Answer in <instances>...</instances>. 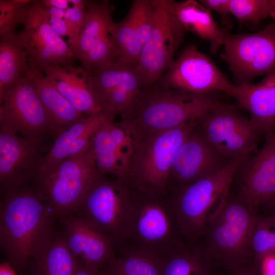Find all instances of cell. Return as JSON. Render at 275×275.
<instances>
[{"label": "cell", "instance_id": "6da1fadb", "mask_svg": "<svg viewBox=\"0 0 275 275\" xmlns=\"http://www.w3.org/2000/svg\"><path fill=\"white\" fill-rule=\"evenodd\" d=\"M198 123L194 120L178 127L131 138L125 157L114 175L133 195L160 197L169 194L170 175L180 146Z\"/></svg>", "mask_w": 275, "mask_h": 275}, {"label": "cell", "instance_id": "7a4b0ae2", "mask_svg": "<svg viewBox=\"0 0 275 275\" xmlns=\"http://www.w3.org/2000/svg\"><path fill=\"white\" fill-rule=\"evenodd\" d=\"M53 218L31 185L1 198L0 244L14 268L23 270L52 237Z\"/></svg>", "mask_w": 275, "mask_h": 275}, {"label": "cell", "instance_id": "3957f363", "mask_svg": "<svg viewBox=\"0 0 275 275\" xmlns=\"http://www.w3.org/2000/svg\"><path fill=\"white\" fill-rule=\"evenodd\" d=\"M226 104L211 94L152 87L142 90L131 114L120 125L131 138L171 129Z\"/></svg>", "mask_w": 275, "mask_h": 275}, {"label": "cell", "instance_id": "277c9868", "mask_svg": "<svg viewBox=\"0 0 275 275\" xmlns=\"http://www.w3.org/2000/svg\"><path fill=\"white\" fill-rule=\"evenodd\" d=\"M248 157L230 160L216 172L172 189V205L186 240L195 242L203 236L228 200L232 180Z\"/></svg>", "mask_w": 275, "mask_h": 275}, {"label": "cell", "instance_id": "5b68a950", "mask_svg": "<svg viewBox=\"0 0 275 275\" xmlns=\"http://www.w3.org/2000/svg\"><path fill=\"white\" fill-rule=\"evenodd\" d=\"M90 146L55 167L40 171L33 180L31 185L53 218L66 217L78 210L101 175Z\"/></svg>", "mask_w": 275, "mask_h": 275}, {"label": "cell", "instance_id": "8992f818", "mask_svg": "<svg viewBox=\"0 0 275 275\" xmlns=\"http://www.w3.org/2000/svg\"><path fill=\"white\" fill-rule=\"evenodd\" d=\"M257 216L238 200H227L211 222L206 236V253L231 270L244 266L252 256L251 239Z\"/></svg>", "mask_w": 275, "mask_h": 275}, {"label": "cell", "instance_id": "52a82bcc", "mask_svg": "<svg viewBox=\"0 0 275 275\" xmlns=\"http://www.w3.org/2000/svg\"><path fill=\"white\" fill-rule=\"evenodd\" d=\"M78 210L106 233L120 248L127 242L135 210L132 192L124 182L101 175L91 186Z\"/></svg>", "mask_w": 275, "mask_h": 275}, {"label": "cell", "instance_id": "ba28073f", "mask_svg": "<svg viewBox=\"0 0 275 275\" xmlns=\"http://www.w3.org/2000/svg\"><path fill=\"white\" fill-rule=\"evenodd\" d=\"M169 195H133L135 210L128 240L123 246L165 255L183 242L179 239V234H182Z\"/></svg>", "mask_w": 275, "mask_h": 275}, {"label": "cell", "instance_id": "9c48e42d", "mask_svg": "<svg viewBox=\"0 0 275 275\" xmlns=\"http://www.w3.org/2000/svg\"><path fill=\"white\" fill-rule=\"evenodd\" d=\"M153 2L151 29L137 61L143 90L153 87L169 68L186 32L175 14L174 1Z\"/></svg>", "mask_w": 275, "mask_h": 275}, {"label": "cell", "instance_id": "30bf717a", "mask_svg": "<svg viewBox=\"0 0 275 275\" xmlns=\"http://www.w3.org/2000/svg\"><path fill=\"white\" fill-rule=\"evenodd\" d=\"M0 123L11 127L18 134L43 151L54 140L47 114L31 80L25 74L0 93Z\"/></svg>", "mask_w": 275, "mask_h": 275}, {"label": "cell", "instance_id": "8fae6325", "mask_svg": "<svg viewBox=\"0 0 275 275\" xmlns=\"http://www.w3.org/2000/svg\"><path fill=\"white\" fill-rule=\"evenodd\" d=\"M224 46V59L238 85L275 72V23L254 33L228 34Z\"/></svg>", "mask_w": 275, "mask_h": 275}, {"label": "cell", "instance_id": "7c38bea8", "mask_svg": "<svg viewBox=\"0 0 275 275\" xmlns=\"http://www.w3.org/2000/svg\"><path fill=\"white\" fill-rule=\"evenodd\" d=\"M235 86L207 56L191 44L174 60L153 87L201 95L222 92L230 96Z\"/></svg>", "mask_w": 275, "mask_h": 275}, {"label": "cell", "instance_id": "4fadbf2b", "mask_svg": "<svg viewBox=\"0 0 275 275\" xmlns=\"http://www.w3.org/2000/svg\"><path fill=\"white\" fill-rule=\"evenodd\" d=\"M199 131L209 144L228 160L257 151L259 132L248 119L227 105L198 119Z\"/></svg>", "mask_w": 275, "mask_h": 275}, {"label": "cell", "instance_id": "5bb4252c", "mask_svg": "<svg viewBox=\"0 0 275 275\" xmlns=\"http://www.w3.org/2000/svg\"><path fill=\"white\" fill-rule=\"evenodd\" d=\"M18 24L23 26L17 35L28 54L29 63L37 67L72 64L75 57L68 44L48 23L41 2L33 1L23 5L18 13Z\"/></svg>", "mask_w": 275, "mask_h": 275}, {"label": "cell", "instance_id": "9a60e30c", "mask_svg": "<svg viewBox=\"0 0 275 275\" xmlns=\"http://www.w3.org/2000/svg\"><path fill=\"white\" fill-rule=\"evenodd\" d=\"M90 73L100 113L109 122L118 115L122 119L129 116L143 90L137 62L115 63Z\"/></svg>", "mask_w": 275, "mask_h": 275}, {"label": "cell", "instance_id": "2e32d148", "mask_svg": "<svg viewBox=\"0 0 275 275\" xmlns=\"http://www.w3.org/2000/svg\"><path fill=\"white\" fill-rule=\"evenodd\" d=\"M45 154L11 127L0 123L1 198L31 185Z\"/></svg>", "mask_w": 275, "mask_h": 275}, {"label": "cell", "instance_id": "e0dca14e", "mask_svg": "<svg viewBox=\"0 0 275 275\" xmlns=\"http://www.w3.org/2000/svg\"><path fill=\"white\" fill-rule=\"evenodd\" d=\"M240 168L239 200L255 211L275 197V131Z\"/></svg>", "mask_w": 275, "mask_h": 275}, {"label": "cell", "instance_id": "ac0fdd59", "mask_svg": "<svg viewBox=\"0 0 275 275\" xmlns=\"http://www.w3.org/2000/svg\"><path fill=\"white\" fill-rule=\"evenodd\" d=\"M64 241L77 260L100 271L115 257L116 243L84 216L66 217Z\"/></svg>", "mask_w": 275, "mask_h": 275}, {"label": "cell", "instance_id": "d6986e66", "mask_svg": "<svg viewBox=\"0 0 275 275\" xmlns=\"http://www.w3.org/2000/svg\"><path fill=\"white\" fill-rule=\"evenodd\" d=\"M229 161L209 144L196 126L177 152L170 185L171 182L175 184V187L189 184L216 172Z\"/></svg>", "mask_w": 275, "mask_h": 275}, {"label": "cell", "instance_id": "ffe728a7", "mask_svg": "<svg viewBox=\"0 0 275 275\" xmlns=\"http://www.w3.org/2000/svg\"><path fill=\"white\" fill-rule=\"evenodd\" d=\"M154 16L153 0H134L126 16L112 23L110 34L117 49L116 63L137 62L147 41Z\"/></svg>", "mask_w": 275, "mask_h": 275}, {"label": "cell", "instance_id": "44dd1931", "mask_svg": "<svg viewBox=\"0 0 275 275\" xmlns=\"http://www.w3.org/2000/svg\"><path fill=\"white\" fill-rule=\"evenodd\" d=\"M37 67L77 111L87 116L100 113L92 89L91 74L82 66L69 64Z\"/></svg>", "mask_w": 275, "mask_h": 275}, {"label": "cell", "instance_id": "7402d4cb", "mask_svg": "<svg viewBox=\"0 0 275 275\" xmlns=\"http://www.w3.org/2000/svg\"><path fill=\"white\" fill-rule=\"evenodd\" d=\"M237 106L248 111L250 120L259 133L275 131V72L255 84L235 86L231 95Z\"/></svg>", "mask_w": 275, "mask_h": 275}, {"label": "cell", "instance_id": "603a6c76", "mask_svg": "<svg viewBox=\"0 0 275 275\" xmlns=\"http://www.w3.org/2000/svg\"><path fill=\"white\" fill-rule=\"evenodd\" d=\"M25 74L31 80L36 93L48 117L56 138L85 117L51 83L37 67L30 64Z\"/></svg>", "mask_w": 275, "mask_h": 275}, {"label": "cell", "instance_id": "cb8c5ba5", "mask_svg": "<svg viewBox=\"0 0 275 275\" xmlns=\"http://www.w3.org/2000/svg\"><path fill=\"white\" fill-rule=\"evenodd\" d=\"M105 120L100 113L85 117L60 133L43 156L39 172L51 169L64 159L85 150L95 132Z\"/></svg>", "mask_w": 275, "mask_h": 275}, {"label": "cell", "instance_id": "d4e9b609", "mask_svg": "<svg viewBox=\"0 0 275 275\" xmlns=\"http://www.w3.org/2000/svg\"><path fill=\"white\" fill-rule=\"evenodd\" d=\"M175 14L185 30L192 32L210 44L215 52L224 45L228 34L214 21L211 11L200 2L187 0L174 2Z\"/></svg>", "mask_w": 275, "mask_h": 275}, {"label": "cell", "instance_id": "484cf974", "mask_svg": "<svg viewBox=\"0 0 275 275\" xmlns=\"http://www.w3.org/2000/svg\"><path fill=\"white\" fill-rule=\"evenodd\" d=\"M87 16L84 27L76 40L69 45L75 58L83 60L93 47L111 37L113 23L108 1H86Z\"/></svg>", "mask_w": 275, "mask_h": 275}, {"label": "cell", "instance_id": "4316f807", "mask_svg": "<svg viewBox=\"0 0 275 275\" xmlns=\"http://www.w3.org/2000/svg\"><path fill=\"white\" fill-rule=\"evenodd\" d=\"M100 271L102 275H162L164 255L129 246Z\"/></svg>", "mask_w": 275, "mask_h": 275}, {"label": "cell", "instance_id": "83f0119b", "mask_svg": "<svg viewBox=\"0 0 275 275\" xmlns=\"http://www.w3.org/2000/svg\"><path fill=\"white\" fill-rule=\"evenodd\" d=\"M33 275H73L78 260L63 237H52L33 259Z\"/></svg>", "mask_w": 275, "mask_h": 275}, {"label": "cell", "instance_id": "f1b7e54d", "mask_svg": "<svg viewBox=\"0 0 275 275\" xmlns=\"http://www.w3.org/2000/svg\"><path fill=\"white\" fill-rule=\"evenodd\" d=\"M185 244L164 255L162 275H211L210 258L204 248Z\"/></svg>", "mask_w": 275, "mask_h": 275}, {"label": "cell", "instance_id": "f546056e", "mask_svg": "<svg viewBox=\"0 0 275 275\" xmlns=\"http://www.w3.org/2000/svg\"><path fill=\"white\" fill-rule=\"evenodd\" d=\"M0 93L25 74L29 57L19 43L17 34L0 35Z\"/></svg>", "mask_w": 275, "mask_h": 275}, {"label": "cell", "instance_id": "4dcf8cb0", "mask_svg": "<svg viewBox=\"0 0 275 275\" xmlns=\"http://www.w3.org/2000/svg\"><path fill=\"white\" fill-rule=\"evenodd\" d=\"M251 251L258 262L275 253V212L265 217L257 216L251 239Z\"/></svg>", "mask_w": 275, "mask_h": 275}, {"label": "cell", "instance_id": "1f68e13d", "mask_svg": "<svg viewBox=\"0 0 275 275\" xmlns=\"http://www.w3.org/2000/svg\"><path fill=\"white\" fill-rule=\"evenodd\" d=\"M270 0H230L231 14L241 24L269 17Z\"/></svg>", "mask_w": 275, "mask_h": 275}, {"label": "cell", "instance_id": "d6a6232c", "mask_svg": "<svg viewBox=\"0 0 275 275\" xmlns=\"http://www.w3.org/2000/svg\"><path fill=\"white\" fill-rule=\"evenodd\" d=\"M86 16V6L83 7L72 6L65 11L64 19L68 31V45L75 42L80 35L85 24Z\"/></svg>", "mask_w": 275, "mask_h": 275}, {"label": "cell", "instance_id": "836d02e7", "mask_svg": "<svg viewBox=\"0 0 275 275\" xmlns=\"http://www.w3.org/2000/svg\"><path fill=\"white\" fill-rule=\"evenodd\" d=\"M23 5L15 0L0 1V35L13 31L17 24L19 11Z\"/></svg>", "mask_w": 275, "mask_h": 275}, {"label": "cell", "instance_id": "e575fe53", "mask_svg": "<svg viewBox=\"0 0 275 275\" xmlns=\"http://www.w3.org/2000/svg\"><path fill=\"white\" fill-rule=\"evenodd\" d=\"M209 10H213L220 14L223 23L230 27L228 15L231 14L230 0H201L199 1Z\"/></svg>", "mask_w": 275, "mask_h": 275}, {"label": "cell", "instance_id": "d590c367", "mask_svg": "<svg viewBox=\"0 0 275 275\" xmlns=\"http://www.w3.org/2000/svg\"><path fill=\"white\" fill-rule=\"evenodd\" d=\"M259 264V275H275V253L264 256Z\"/></svg>", "mask_w": 275, "mask_h": 275}, {"label": "cell", "instance_id": "8d00e7d4", "mask_svg": "<svg viewBox=\"0 0 275 275\" xmlns=\"http://www.w3.org/2000/svg\"><path fill=\"white\" fill-rule=\"evenodd\" d=\"M45 14L48 23L59 36H68V28L64 18L50 16L46 12Z\"/></svg>", "mask_w": 275, "mask_h": 275}, {"label": "cell", "instance_id": "74e56055", "mask_svg": "<svg viewBox=\"0 0 275 275\" xmlns=\"http://www.w3.org/2000/svg\"><path fill=\"white\" fill-rule=\"evenodd\" d=\"M73 275H102L100 271L96 270L78 260L77 265Z\"/></svg>", "mask_w": 275, "mask_h": 275}, {"label": "cell", "instance_id": "f35d334b", "mask_svg": "<svg viewBox=\"0 0 275 275\" xmlns=\"http://www.w3.org/2000/svg\"><path fill=\"white\" fill-rule=\"evenodd\" d=\"M41 2L45 6L54 7L63 10L70 8L68 5L69 0H43Z\"/></svg>", "mask_w": 275, "mask_h": 275}, {"label": "cell", "instance_id": "ab89813d", "mask_svg": "<svg viewBox=\"0 0 275 275\" xmlns=\"http://www.w3.org/2000/svg\"><path fill=\"white\" fill-rule=\"evenodd\" d=\"M231 275H259L255 269L242 266L232 270Z\"/></svg>", "mask_w": 275, "mask_h": 275}, {"label": "cell", "instance_id": "60d3db41", "mask_svg": "<svg viewBox=\"0 0 275 275\" xmlns=\"http://www.w3.org/2000/svg\"><path fill=\"white\" fill-rule=\"evenodd\" d=\"M0 275H17V274L10 263L7 261L0 265Z\"/></svg>", "mask_w": 275, "mask_h": 275}, {"label": "cell", "instance_id": "b9f144b4", "mask_svg": "<svg viewBox=\"0 0 275 275\" xmlns=\"http://www.w3.org/2000/svg\"><path fill=\"white\" fill-rule=\"evenodd\" d=\"M269 17L275 21V0H270Z\"/></svg>", "mask_w": 275, "mask_h": 275}, {"label": "cell", "instance_id": "7bdbcfd3", "mask_svg": "<svg viewBox=\"0 0 275 275\" xmlns=\"http://www.w3.org/2000/svg\"><path fill=\"white\" fill-rule=\"evenodd\" d=\"M269 203H272V204H273L274 207H275V197H274V198Z\"/></svg>", "mask_w": 275, "mask_h": 275}]
</instances>
